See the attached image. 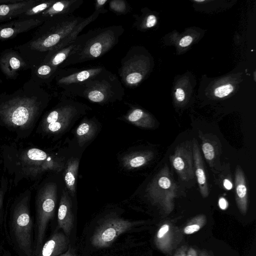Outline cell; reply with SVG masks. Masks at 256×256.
<instances>
[{
  "instance_id": "obj_1",
  "label": "cell",
  "mask_w": 256,
  "mask_h": 256,
  "mask_svg": "<svg viewBox=\"0 0 256 256\" xmlns=\"http://www.w3.org/2000/svg\"><path fill=\"white\" fill-rule=\"evenodd\" d=\"M100 12H94L86 18L68 14L54 18L56 22L45 34L30 44L32 50L40 52H56L73 42L79 33L88 24L94 20Z\"/></svg>"
},
{
  "instance_id": "obj_2",
  "label": "cell",
  "mask_w": 256,
  "mask_h": 256,
  "mask_svg": "<svg viewBox=\"0 0 256 256\" xmlns=\"http://www.w3.org/2000/svg\"><path fill=\"white\" fill-rule=\"evenodd\" d=\"M121 26H110L90 31L79 36L76 48L64 61V66L90 60L102 56L118 42Z\"/></svg>"
},
{
  "instance_id": "obj_3",
  "label": "cell",
  "mask_w": 256,
  "mask_h": 256,
  "mask_svg": "<svg viewBox=\"0 0 256 256\" xmlns=\"http://www.w3.org/2000/svg\"><path fill=\"white\" fill-rule=\"evenodd\" d=\"M40 108L34 97H16L0 106V116L8 126L25 128L31 125Z\"/></svg>"
},
{
  "instance_id": "obj_4",
  "label": "cell",
  "mask_w": 256,
  "mask_h": 256,
  "mask_svg": "<svg viewBox=\"0 0 256 256\" xmlns=\"http://www.w3.org/2000/svg\"><path fill=\"white\" fill-rule=\"evenodd\" d=\"M138 222L120 217H111L99 221L88 238L90 246L96 250L110 247L121 234L130 232Z\"/></svg>"
},
{
  "instance_id": "obj_5",
  "label": "cell",
  "mask_w": 256,
  "mask_h": 256,
  "mask_svg": "<svg viewBox=\"0 0 256 256\" xmlns=\"http://www.w3.org/2000/svg\"><path fill=\"white\" fill-rule=\"evenodd\" d=\"M57 198L56 185L45 184L39 190L36 198V244L35 252H38L42 246L49 221L54 216Z\"/></svg>"
},
{
  "instance_id": "obj_6",
  "label": "cell",
  "mask_w": 256,
  "mask_h": 256,
  "mask_svg": "<svg viewBox=\"0 0 256 256\" xmlns=\"http://www.w3.org/2000/svg\"><path fill=\"white\" fill-rule=\"evenodd\" d=\"M104 68L89 79L76 84L66 86L72 92L86 97L94 102H102L108 100L114 94V81L116 79L108 75Z\"/></svg>"
},
{
  "instance_id": "obj_7",
  "label": "cell",
  "mask_w": 256,
  "mask_h": 256,
  "mask_svg": "<svg viewBox=\"0 0 256 256\" xmlns=\"http://www.w3.org/2000/svg\"><path fill=\"white\" fill-rule=\"evenodd\" d=\"M30 197L21 200L14 210L12 226L16 242L26 256H32V222L29 208Z\"/></svg>"
},
{
  "instance_id": "obj_8",
  "label": "cell",
  "mask_w": 256,
  "mask_h": 256,
  "mask_svg": "<svg viewBox=\"0 0 256 256\" xmlns=\"http://www.w3.org/2000/svg\"><path fill=\"white\" fill-rule=\"evenodd\" d=\"M148 192L152 202L159 204L165 210L170 212L172 209L176 186L166 165L154 178Z\"/></svg>"
},
{
  "instance_id": "obj_9",
  "label": "cell",
  "mask_w": 256,
  "mask_h": 256,
  "mask_svg": "<svg viewBox=\"0 0 256 256\" xmlns=\"http://www.w3.org/2000/svg\"><path fill=\"white\" fill-rule=\"evenodd\" d=\"M171 164L180 178L188 181L194 177V170L192 146L189 143H183L178 146L170 156Z\"/></svg>"
},
{
  "instance_id": "obj_10",
  "label": "cell",
  "mask_w": 256,
  "mask_h": 256,
  "mask_svg": "<svg viewBox=\"0 0 256 256\" xmlns=\"http://www.w3.org/2000/svg\"><path fill=\"white\" fill-rule=\"evenodd\" d=\"M20 164L24 172L35 176L50 169L52 163L48 154L44 150L32 148L24 152L20 157Z\"/></svg>"
},
{
  "instance_id": "obj_11",
  "label": "cell",
  "mask_w": 256,
  "mask_h": 256,
  "mask_svg": "<svg viewBox=\"0 0 256 256\" xmlns=\"http://www.w3.org/2000/svg\"><path fill=\"white\" fill-rule=\"evenodd\" d=\"M43 18L20 19L0 25V40L10 38L43 22Z\"/></svg>"
},
{
  "instance_id": "obj_12",
  "label": "cell",
  "mask_w": 256,
  "mask_h": 256,
  "mask_svg": "<svg viewBox=\"0 0 256 256\" xmlns=\"http://www.w3.org/2000/svg\"><path fill=\"white\" fill-rule=\"evenodd\" d=\"M198 136L202 141V150L206 162L210 167L218 170L220 168L218 164L221 152L220 142L214 136L204 134L200 132Z\"/></svg>"
},
{
  "instance_id": "obj_13",
  "label": "cell",
  "mask_w": 256,
  "mask_h": 256,
  "mask_svg": "<svg viewBox=\"0 0 256 256\" xmlns=\"http://www.w3.org/2000/svg\"><path fill=\"white\" fill-rule=\"evenodd\" d=\"M74 222L72 200L67 191L64 190L58 212V228L62 229L68 237L74 226Z\"/></svg>"
},
{
  "instance_id": "obj_14",
  "label": "cell",
  "mask_w": 256,
  "mask_h": 256,
  "mask_svg": "<svg viewBox=\"0 0 256 256\" xmlns=\"http://www.w3.org/2000/svg\"><path fill=\"white\" fill-rule=\"evenodd\" d=\"M70 240L64 232L56 231L42 245L37 256H58L66 252Z\"/></svg>"
},
{
  "instance_id": "obj_15",
  "label": "cell",
  "mask_w": 256,
  "mask_h": 256,
  "mask_svg": "<svg viewBox=\"0 0 256 256\" xmlns=\"http://www.w3.org/2000/svg\"><path fill=\"white\" fill-rule=\"evenodd\" d=\"M192 144L194 174L197 178L200 192L204 198H206L208 196L209 189L204 161L197 140L194 139Z\"/></svg>"
},
{
  "instance_id": "obj_16",
  "label": "cell",
  "mask_w": 256,
  "mask_h": 256,
  "mask_svg": "<svg viewBox=\"0 0 256 256\" xmlns=\"http://www.w3.org/2000/svg\"><path fill=\"white\" fill-rule=\"evenodd\" d=\"M36 0L20 2L0 5V22L10 20L24 14L28 10L36 6Z\"/></svg>"
},
{
  "instance_id": "obj_17",
  "label": "cell",
  "mask_w": 256,
  "mask_h": 256,
  "mask_svg": "<svg viewBox=\"0 0 256 256\" xmlns=\"http://www.w3.org/2000/svg\"><path fill=\"white\" fill-rule=\"evenodd\" d=\"M234 184L236 199L239 209L246 213L248 202V191L244 174L242 168L237 166L235 170Z\"/></svg>"
},
{
  "instance_id": "obj_18",
  "label": "cell",
  "mask_w": 256,
  "mask_h": 256,
  "mask_svg": "<svg viewBox=\"0 0 256 256\" xmlns=\"http://www.w3.org/2000/svg\"><path fill=\"white\" fill-rule=\"evenodd\" d=\"M82 3V0L56 1L40 14L44 18H56L72 14Z\"/></svg>"
},
{
  "instance_id": "obj_19",
  "label": "cell",
  "mask_w": 256,
  "mask_h": 256,
  "mask_svg": "<svg viewBox=\"0 0 256 256\" xmlns=\"http://www.w3.org/2000/svg\"><path fill=\"white\" fill-rule=\"evenodd\" d=\"M26 66L25 62L14 52H6L0 58V68L8 78L16 76L17 72Z\"/></svg>"
},
{
  "instance_id": "obj_20",
  "label": "cell",
  "mask_w": 256,
  "mask_h": 256,
  "mask_svg": "<svg viewBox=\"0 0 256 256\" xmlns=\"http://www.w3.org/2000/svg\"><path fill=\"white\" fill-rule=\"evenodd\" d=\"M104 69V68H96L74 72L60 78L58 80V84L64 86V87L70 84L82 82L100 72Z\"/></svg>"
},
{
  "instance_id": "obj_21",
  "label": "cell",
  "mask_w": 256,
  "mask_h": 256,
  "mask_svg": "<svg viewBox=\"0 0 256 256\" xmlns=\"http://www.w3.org/2000/svg\"><path fill=\"white\" fill-rule=\"evenodd\" d=\"M79 37L78 36L76 39L68 46L56 52H52V55L48 64L54 68H57L60 64L64 62L72 54L73 51L77 47Z\"/></svg>"
},
{
  "instance_id": "obj_22",
  "label": "cell",
  "mask_w": 256,
  "mask_h": 256,
  "mask_svg": "<svg viewBox=\"0 0 256 256\" xmlns=\"http://www.w3.org/2000/svg\"><path fill=\"white\" fill-rule=\"evenodd\" d=\"M79 160L77 158L70 160L65 172L64 180L70 194L74 196L76 190V180L78 175Z\"/></svg>"
},
{
  "instance_id": "obj_23",
  "label": "cell",
  "mask_w": 256,
  "mask_h": 256,
  "mask_svg": "<svg viewBox=\"0 0 256 256\" xmlns=\"http://www.w3.org/2000/svg\"><path fill=\"white\" fill-rule=\"evenodd\" d=\"M128 120L134 124L146 128H152L154 124L153 120L142 110H134L128 116Z\"/></svg>"
},
{
  "instance_id": "obj_24",
  "label": "cell",
  "mask_w": 256,
  "mask_h": 256,
  "mask_svg": "<svg viewBox=\"0 0 256 256\" xmlns=\"http://www.w3.org/2000/svg\"><path fill=\"white\" fill-rule=\"evenodd\" d=\"M76 108L72 104H66L50 112L43 122L44 126L54 122L74 110Z\"/></svg>"
},
{
  "instance_id": "obj_25",
  "label": "cell",
  "mask_w": 256,
  "mask_h": 256,
  "mask_svg": "<svg viewBox=\"0 0 256 256\" xmlns=\"http://www.w3.org/2000/svg\"><path fill=\"white\" fill-rule=\"evenodd\" d=\"M153 156L151 152H138L128 158L127 165L132 168H138L146 164Z\"/></svg>"
},
{
  "instance_id": "obj_26",
  "label": "cell",
  "mask_w": 256,
  "mask_h": 256,
  "mask_svg": "<svg viewBox=\"0 0 256 256\" xmlns=\"http://www.w3.org/2000/svg\"><path fill=\"white\" fill-rule=\"evenodd\" d=\"M94 126L90 122L81 124L76 130L79 142L82 144L90 140L94 135Z\"/></svg>"
},
{
  "instance_id": "obj_27",
  "label": "cell",
  "mask_w": 256,
  "mask_h": 256,
  "mask_svg": "<svg viewBox=\"0 0 256 256\" xmlns=\"http://www.w3.org/2000/svg\"><path fill=\"white\" fill-rule=\"evenodd\" d=\"M76 112V109H75L71 112L62 117L56 122L50 123L44 126V130L50 132H58L62 130V128L68 124L71 118Z\"/></svg>"
},
{
  "instance_id": "obj_28",
  "label": "cell",
  "mask_w": 256,
  "mask_h": 256,
  "mask_svg": "<svg viewBox=\"0 0 256 256\" xmlns=\"http://www.w3.org/2000/svg\"><path fill=\"white\" fill-rule=\"evenodd\" d=\"M220 173L218 175L216 182L220 186L226 190H230L233 187L232 180L230 172L228 174H224V170L222 168L218 170Z\"/></svg>"
},
{
  "instance_id": "obj_29",
  "label": "cell",
  "mask_w": 256,
  "mask_h": 256,
  "mask_svg": "<svg viewBox=\"0 0 256 256\" xmlns=\"http://www.w3.org/2000/svg\"><path fill=\"white\" fill-rule=\"evenodd\" d=\"M56 1L54 0H50L44 1V2L34 6L28 10L24 14V16H33L44 12L50 8L52 4Z\"/></svg>"
},
{
  "instance_id": "obj_30",
  "label": "cell",
  "mask_w": 256,
  "mask_h": 256,
  "mask_svg": "<svg viewBox=\"0 0 256 256\" xmlns=\"http://www.w3.org/2000/svg\"><path fill=\"white\" fill-rule=\"evenodd\" d=\"M233 90L234 88L230 84L221 86L215 89L214 95L218 98H222L229 94Z\"/></svg>"
},
{
  "instance_id": "obj_31",
  "label": "cell",
  "mask_w": 256,
  "mask_h": 256,
  "mask_svg": "<svg viewBox=\"0 0 256 256\" xmlns=\"http://www.w3.org/2000/svg\"><path fill=\"white\" fill-rule=\"evenodd\" d=\"M110 6L115 12H122L126 8V4L122 0H113L110 2Z\"/></svg>"
},
{
  "instance_id": "obj_32",
  "label": "cell",
  "mask_w": 256,
  "mask_h": 256,
  "mask_svg": "<svg viewBox=\"0 0 256 256\" xmlns=\"http://www.w3.org/2000/svg\"><path fill=\"white\" fill-rule=\"evenodd\" d=\"M54 68L48 64H44L38 68L37 72L38 75L41 76H48Z\"/></svg>"
},
{
  "instance_id": "obj_33",
  "label": "cell",
  "mask_w": 256,
  "mask_h": 256,
  "mask_svg": "<svg viewBox=\"0 0 256 256\" xmlns=\"http://www.w3.org/2000/svg\"><path fill=\"white\" fill-rule=\"evenodd\" d=\"M200 226L198 224H194L186 226L184 229V232L186 234H191L198 231Z\"/></svg>"
},
{
  "instance_id": "obj_34",
  "label": "cell",
  "mask_w": 256,
  "mask_h": 256,
  "mask_svg": "<svg viewBox=\"0 0 256 256\" xmlns=\"http://www.w3.org/2000/svg\"><path fill=\"white\" fill-rule=\"evenodd\" d=\"M192 41V38L190 36H186L180 40L179 44L182 47H186L189 46Z\"/></svg>"
},
{
  "instance_id": "obj_35",
  "label": "cell",
  "mask_w": 256,
  "mask_h": 256,
  "mask_svg": "<svg viewBox=\"0 0 256 256\" xmlns=\"http://www.w3.org/2000/svg\"><path fill=\"white\" fill-rule=\"evenodd\" d=\"M156 22V18L154 15H150L146 18V26L148 28L154 26Z\"/></svg>"
},
{
  "instance_id": "obj_36",
  "label": "cell",
  "mask_w": 256,
  "mask_h": 256,
  "mask_svg": "<svg viewBox=\"0 0 256 256\" xmlns=\"http://www.w3.org/2000/svg\"><path fill=\"white\" fill-rule=\"evenodd\" d=\"M169 230V226L168 224L163 225L158 230L157 234V237L158 238H160L163 237L166 234Z\"/></svg>"
},
{
  "instance_id": "obj_37",
  "label": "cell",
  "mask_w": 256,
  "mask_h": 256,
  "mask_svg": "<svg viewBox=\"0 0 256 256\" xmlns=\"http://www.w3.org/2000/svg\"><path fill=\"white\" fill-rule=\"evenodd\" d=\"M176 98L178 102H182L185 98V94L184 91L181 88L176 89L175 92Z\"/></svg>"
},
{
  "instance_id": "obj_38",
  "label": "cell",
  "mask_w": 256,
  "mask_h": 256,
  "mask_svg": "<svg viewBox=\"0 0 256 256\" xmlns=\"http://www.w3.org/2000/svg\"><path fill=\"white\" fill-rule=\"evenodd\" d=\"M58 256H78L74 249L70 245L68 250Z\"/></svg>"
},
{
  "instance_id": "obj_39",
  "label": "cell",
  "mask_w": 256,
  "mask_h": 256,
  "mask_svg": "<svg viewBox=\"0 0 256 256\" xmlns=\"http://www.w3.org/2000/svg\"><path fill=\"white\" fill-rule=\"evenodd\" d=\"M218 205L222 210H224L228 206V202L224 198L222 197L218 200Z\"/></svg>"
},
{
  "instance_id": "obj_40",
  "label": "cell",
  "mask_w": 256,
  "mask_h": 256,
  "mask_svg": "<svg viewBox=\"0 0 256 256\" xmlns=\"http://www.w3.org/2000/svg\"><path fill=\"white\" fill-rule=\"evenodd\" d=\"M2 201H3V192H2L0 190V210L2 204Z\"/></svg>"
},
{
  "instance_id": "obj_41",
  "label": "cell",
  "mask_w": 256,
  "mask_h": 256,
  "mask_svg": "<svg viewBox=\"0 0 256 256\" xmlns=\"http://www.w3.org/2000/svg\"><path fill=\"white\" fill-rule=\"evenodd\" d=\"M107 0H97L96 2L98 6H102L107 2Z\"/></svg>"
},
{
  "instance_id": "obj_42",
  "label": "cell",
  "mask_w": 256,
  "mask_h": 256,
  "mask_svg": "<svg viewBox=\"0 0 256 256\" xmlns=\"http://www.w3.org/2000/svg\"><path fill=\"white\" fill-rule=\"evenodd\" d=\"M195 1H196V2H204V0H195Z\"/></svg>"
},
{
  "instance_id": "obj_43",
  "label": "cell",
  "mask_w": 256,
  "mask_h": 256,
  "mask_svg": "<svg viewBox=\"0 0 256 256\" xmlns=\"http://www.w3.org/2000/svg\"></svg>"
}]
</instances>
